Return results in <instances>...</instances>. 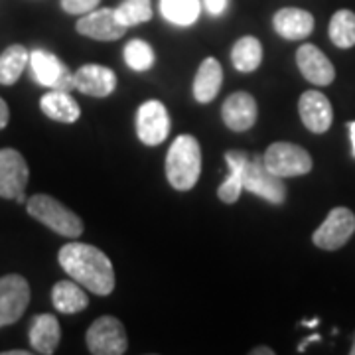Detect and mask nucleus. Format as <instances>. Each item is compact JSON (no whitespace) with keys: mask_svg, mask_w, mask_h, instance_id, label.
Segmentation results:
<instances>
[{"mask_svg":"<svg viewBox=\"0 0 355 355\" xmlns=\"http://www.w3.org/2000/svg\"><path fill=\"white\" fill-rule=\"evenodd\" d=\"M58 261L65 272L89 292L109 296L114 291L113 263L101 249L87 243H67L60 249Z\"/></svg>","mask_w":355,"mask_h":355,"instance_id":"nucleus-1","label":"nucleus"},{"mask_svg":"<svg viewBox=\"0 0 355 355\" xmlns=\"http://www.w3.org/2000/svg\"><path fill=\"white\" fill-rule=\"evenodd\" d=\"M202 174V148L196 137L180 135L166 156V178L178 191L191 190Z\"/></svg>","mask_w":355,"mask_h":355,"instance_id":"nucleus-2","label":"nucleus"},{"mask_svg":"<svg viewBox=\"0 0 355 355\" xmlns=\"http://www.w3.org/2000/svg\"><path fill=\"white\" fill-rule=\"evenodd\" d=\"M28 214L44 223L46 227L55 231L64 237H79L83 233V221L81 217L67 209L64 203L46 193H36L26 202Z\"/></svg>","mask_w":355,"mask_h":355,"instance_id":"nucleus-3","label":"nucleus"},{"mask_svg":"<svg viewBox=\"0 0 355 355\" xmlns=\"http://www.w3.org/2000/svg\"><path fill=\"white\" fill-rule=\"evenodd\" d=\"M265 166L279 178L304 176L312 170V156L298 144L272 142L265 153Z\"/></svg>","mask_w":355,"mask_h":355,"instance_id":"nucleus-4","label":"nucleus"},{"mask_svg":"<svg viewBox=\"0 0 355 355\" xmlns=\"http://www.w3.org/2000/svg\"><path fill=\"white\" fill-rule=\"evenodd\" d=\"M243 184H245V190L263 198L266 202L275 203V205H280L286 200V186H284L282 178L275 176L265 166V158L259 154L249 156V160L245 164Z\"/></svg>","mask_w":355,"mask_h":355,"instance_id":"nucleus-5","label":"nucleus"},{"mask_svg":"<svg viewBox=\"0 0 355 355\" xmlns=\"http://www.w3.org/2000/svg\"><path fill=\"white\" fill-rule=\"evenodd\" d=\"M85 340L93 355H123L128 347L125 326L114 316L97 318L89 326Z\"/></svg>","mask_w":355,"mask_h":355,"instance_id":"nucleus-6","label":"nucleus"},{"mask_svg":"<svg viewBox=\"0 0 355 355\" xmlns=\"http://www.w3.org/2000/svg\"><path fill=\"white\" fill-rule=\"evenodd\" d=\"M355 233V216L347 207H334L324 223L314 231L312 241L324 251H338Z\"/></svg>","mask_w":355,"mask_h":355,"instance_id":"nucleus-7","label":"nucleus"},{"mask_svg":"<svg viewBox=\"0 0 355 355\" xmlns=\"http://www.w3.org/2000/svg\"><path fill=\"white\" fill-rule=\"evenodd\" d=\"M30 178L26 158L14 148L0 150V198L26 202L24 190Z\"/></svg>","mask_w":355,"mask_h":355,"instance_id":"nucleus-8","label":"nucleus"},{"mask_svg":"<svg viewBox=\"0 0 355 355\" xmlns=\"http://www.w3.org/2000/svg\"><path fill=\"white\" fill-rule=\"evenodd\" d=\"M30 67L34 79L40 85L58 91H71L76 89V76L67 69V65L50 51L34 50L30 53Z\"/></svg>","mask_w":355,"mask_h":355,"instance_id":"nucleus-9","label":"nucleus"},{"mask_svg":"<svg viewBox=\"0 0 355 355\" xmlns=\"http://www.w3.org/2000/svg\"><path fill=\"white\" fill-rule=\"evenodd\" d=\"M30 304V284L20 275L0 279V328L10 326L24 316Z\"/></svg>","mask_w":355,"mask_h":355,"instance_id":"nucleus-10","label":"nucleus"},{"mask_svg":"<svg viewBox=\"0 0 355 355\" xmlns=\"http://www.w3.org/2000/svg\"><path fill=\"white\" fill-rule=\"evenodd\" d=\"M170 132V116L160 101L142 103L137 111V137L146 146L162 144Z\"/></svg>","mask_w":355,"mask_h":355,"instance_id":"nucleus-11","label":"nucleus"},{"mask_svg":"<svg viewBox=\"0 0 355 355\" xmlns=\"http://www.w3.org/2000/svg\"><path fill=\"white\" fill-rule=\"evenodd\" d=\"M76 30L85 36V38L97 40V42H114V40L123 38L127 28L119 24L113 8H95L91 12L83 14L77 20Z\"/></svg>","mask_w":355,"mask_h":355,"instance_id":"nucleus-12","label":"nucleus"},{"mask_svg":"<svg viewBox=\"0 0 355 355\" xmlns=\"http://www.w3.org/2000/svg\"><path fill=\"white\" fill-rule=\"evenodd\" d=\"M296 64L306 81L314 83L318 87L331 85V81L336 79V69L328 60V55L312 44H302L298 48Z\"/></svg>","mask_w":355,"mask_h":355,"instance_id":"nucleus-13","label":"nucleus"},{"mask_svg":"<svg viewBox=\"0 0 355 355\" xmlns=\"http://www.w3.org/2000/svg\"><path fill=\"white\" fill-rule=\"evenodd\" d=\"M298 111H300V119L304 127L314 135H322L331 127V121H334L331 103L320 91H314V89L304 91L298 101Z\"/></svg>","mask_w":355,"mask_h":355,"instance_id":"nucleus-14","label":"nucleus"},{"mask_svg":"<svg viewBox=\"0 0 355 355\" xmlns=\"http://www.w3.org/2000/svg\"><path fill=\"white\" fill-rule=\"evenodd\" d=\"M221 119H223L225 127L235 132L249 130L257 121V103H254L253 95H249L245 91H237V93L229 95L221 107Z\"/></svg>","mask_w":355,"mask_h":355,"instance_id":"nucleus-15","label":"nucleus"},{"mask_svg":"<svg viewBox=\"0 0 355 355\" xmlns=\"http://www.w3.org/2000/svg\"><path fill=\"white\" fill-rule=\"evenodd\" d=\"M76 89L91 97H107L116 89V76L113 69L99 64H85L77 69Z\"/></svg>","mask_w":355,"mask_h":355,"instance_id":"nucleus-16","label":"nucleus"},{"mask_svg":"<svg viewBox=\"0 0 355 355\" xmlns=\"http://www.w3.org/2000/svg\"><path fill=\"white\" fill-rule=\"evenodd\" d=\"M272 26L280 38L296 42L314 32V16L302 8H280L272 18Z\"/></svg>","mask_w":355,"mask_h":355,"instance_id":"nucleus-17","label":"nucleus"},{"mask_svg":"<svg viewBox=\"0 0 355 355\" xmlns=\"http://www.w3.org/2000/svg\"><path fill=\"white\" fill-rule=\"evenodd\" d=\"M28 338H30V345L34 347L36 354H53L62 340V328H60L58 318L51 314H40L34 318L30 331H28Z\"/></svg>","mask_w":355,"mask_h":355,"instance_id":"nucleus-18","label":"nucleus"},{"mask_svg":"<svg viewBox=\"0 0 355 355\" xmlns=\"http://www.w3.org/2000/svg\"><path fill=\"white\" fill-rule=\"evenodd\" d=\"M40 109L46 116H50L51 121H58V123H64V125H71L81 116V107L69 95V91L51 89L50 93H46L40 99Z\"/></svg>","mask_w":355,"mask_h":355,"instance_id":"nucleus-19","label":"nucleus"},{"mask_svg":"<svg viewBox=\"0 0 355 355\" xmlns=\"http://www.w3.org/2000/svg\"><path fill=\"white\" fill-rule=\"evenodd\" d=\"M249 156L251 154L245 153V150H227L225 153V160H227L229 166V176L225 178V182L217 190V198L223 203H235L239 200L241 191L245 190L243 174H245V164H247Z\"/></svg>","mask_w":355,"mask_h":355,"instance_id":"nucleus-20","label":"nucleus"},{"mask_svg":"<svg viewBox=\"0 0 355 355\" xmlns=\"http://www.w3.org/2000/svg\"><path fill=\"white\" fill-rule=\"evenodd\" d=\"M223 83V69L216 58L203 60L196 79H193V97L198 103L214 101Z\"/></svg>","mask_w":355,"mask_h":355,"instance_id":"nucleus-21","label":"nucleus"},{"mask_svg":"<svg viewBox=\"0 0 355 355\" xmlns=\"http://www.w3.org/2000/svg\"><path fill=\"white\" fill-rule=\"evenodd\" d=\"M51 304L62 314H77L87 308L89 298L83 286L73 279L60 280L51 288Z\"/></svg>","mask_w":355,"mask_h":355,"instance_id":"nucleus-22","label":"nucleus"},{"mask_svg":"<svg viewBox=\"0 0 355 355\" xmlns=\"http://www.w3.org/2000/svg\"><path fill=\"white\" fill-rule=\"evenodd\" d=\"M231 62L235 65L237 71L241 73H251L254 71L261 62H263V46L261 42L253 36H243L241 40L235 42L231 50Z\"/></svg>","mask_w":355,"mask_h":355,"instance_id":"nucleus-23","label":"nucleus"},{"mask_svg":"<svg viewBox=\"0 0 355 355\" xmlns=\"http://www.w3.org/2000/svg\"><path fill=\"white\" fill-rule=\"evenodd\" d=\"M28 64H30V51L26 50L24 46H20V44L8 46L0 53V83L14 85L20 79Z\"/></svg>","mask_w":355,"mask_h":355,"instance_id":"nucleus-24","label":"nucleus"},{"mask_svg":"<svg viewBox=\"0 0 355 355\" xmlns=\"http://www.w3.org/2000/svg\"><path fill=\"white\" fill-rule=\"evenodd\" d=\"M202 10L200 0H160V12L168 22L176 26H190L198 20Z\"/></svg>","mask_w":355,"mask_h":355,"instance_id":"nucleus-25","label":"nucleus"},{"mask_svg":"<svg viewBox=\"0 0 355 355\" xmlns=\"http://www.w3.org/2000/svg\"><path fill=\"white\" fill-rule=\"evenodd\" d=\"M330 40L336 48H354L355 46V14L352 10H338L330 20Z\"/></svg>","mask_w":355,"mask_h":355,"instance_id":"nucleus-26","label":"nucleus"},{"mask_svg":"<svg viewBox=\"0 0 355 355\" xmlns=\"http://www.w3.org/2000/svg\"><path fill=\"white\" fill-rule=\"evenodd\" d=\"M114 16L119 24L125 28L148 22L153 18V2L150 0H125L114 8Z\"/></svg>","mask_w":355,"mask_h":355,"instance_id":"nucleus-27","label":"nucleus"},{"mask_svg":"<svg viewBox=\"0 0 355 355\" xmlns=\"http://www.w3.org/2000/svg\"><path fill=\"white\" fill-rule=\"evenodd\" d=\"M125 62L135 71H146L156 62L154 50L144 40H130L125 46Z\"/></svg>","mask_w":355,"mask_h":355,"instance_id":"nucleus-28","label":"nucleus"},{"mask_svg":"<svg viewBox=\"0 0 355 355\" xmlns=\"http://www.w3.org/2000/svg\"><path fill=\"white\" fill-rule=\"evenodd\" d=\"M101 0H62V8L67 14H76V16H83V14L91 12L99 6Z\"/></svg>","mask_w":355,"mask_h":355,"instance_id":"nucleus-29","label":"nucleus"},{"mask_svg":"<svg viewBox=\"0 0 355 355\" xmlns=\"http://www.w3.org/2000/svg\"><path fill=\"white\" fill-rule=\"evenodd\" d=\"M229 0H203V8L207 10V14L211 16H219V14L225 12Z\"/></svg>","mask_w":355,"mask_h":355,"instance_id":"nucleus-30","label":"nucleus"},{"mask_svg":"<svg viewBox=\"0 0 355 355\" xmlns=\"http://www.w3.org/2000/svg\"><path fill=\"white\" fill-rule=\"evenodd\" d=\"M8 121H10V109H8L6 101L0 97V130L8 125Z\"/></svg>","mask_w":355,"mask_h":355,"instance_id":"nucleus-31","label":"nucleus"},{"mask_svg":"<svg viewBox=\"0 0 355 355\" xmlns=\"http://www.w3.org/2000/svg\"><path fill=\"white\" fill-rule=\"evenodd\" d=\"M251 354H253V355H275V352H272L270 347H265V345H261V347H254Z\"/></svg>","mask_w":355,"mask_h":355,"instance_id":"nucleus-32","label":"nucleus"},{"mask_svg":"<svg viewBox=\"0 0 355 355\" xmlns=\"http://www.w3.org/2000/svg\"><path fill=\"white\" fill-rule=\"evenodd\" d=\"M310 342H320V336H318V334H312V336H310L308 340H304V342L298 345V352H304L306 345H308V343H310Z\"/></svg>","mask_w":355,"mask_h":355,"instance_id":"nucleus-33","label":"nucleus"},{"mask_svg":"<svg viewBox=\"0 0 355 355\" xmlns=\"http://www.w3.org/2000/svg\"><path fill=\"white\" fill-rule=\"evenodd\" d=\"M347 127H349V137H352V150H354V156H355V121H352Z\"/></svg>","mask_w":355,"mask_h":355,"instance_id":"nucleus-34","label":"nucleus"},{"mask_svg":"<svg viewBox=\"0 0 355 355\" xmlns=\"http://www.w3.org/2000/svg\"><path fill=\"white\" fill-rule=\"evenodd\" d=\"M2 355H30L28 349H12V352H2Z\"/></svg>","mask_w":355,"mask_h":355,"instance_id":"nucleus-35","label":"nucleus"},{"mask_svg":"<svg viewBox=\"0 0 355 355\" xmlns=\"http://www.w3.org/2000/svg\"><path fill=\"white\" fill-rule=\"evenodd\" d=\"M304 326H318V320H310V322H302Z\"/></svg>","mask_w":355,"mask_h":355,"instance_id":"nucleus-36","label":"nucleus"},{"mask_svg":"<svg viewBox=\"0 0 355 355\" xmlns=\"http://www.w3.org/2000/svg\"><path fill=\"white\" fill-rule=\"evenodd\" d=\"M349 354L355 355V334H354V342H352V349H349Z\"/></svg>","mask_w":355,"mask_h":355,"instance_id":"nucleus-37","label":"nucleus"}]
</instances>
